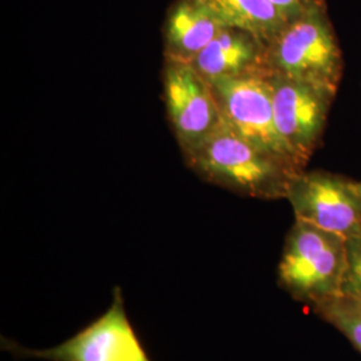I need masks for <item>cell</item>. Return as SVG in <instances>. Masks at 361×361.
I'll list each match as a JSON object with an SVG mask.
<instances>
[{
    "label": "cell",
    "mask_w": 361,
    "mask_h": 361,
    "mask_svg": "<svg viewBox=\"0 0 361 361\" xmlns=\"http://www.w3.org/2000/svg\"><path fill=\"white\" fill-rule=\"evenodd\" d=\"M343 295L361 301V234L347 240V273Z\"/></svg>",
    "instance_id": "cell-13"
},
{
    "label": "cell",
    "mask_w": 361,
    "mask_h": 361,
    "mask_svg": "<svg viewBox=\"0 0 361 361\" xmlns=\"http://www.w3.org/2000/svg\"><path fill=\"white\" fill-rule=\"evenodd\" d=\"M113 297L101 317L54 348L28 349L11 340L3 347L19 357L49 361H152L130 324L121 288Z\"/></svg>",
    "instance_id": "cell-4"
},
{
    "label": "cell",
    "mask_w": 361,
    "mask_h": 361,
    "mask_svg": "<svg viewBox=\"0 0 361 361\" xmlns=\"http://www.w3.org/2000/svg\"><path fill=\"white\" fill-rule=\"evenodd\" d=\"M190 65L209 83L268 71L267 43L245 30L226 27Z\"/></svg>",
    "instance_id": "cell-9"
},
{
    "label": "cell",
    "mask_w": 361,
    "mask_h": 361,
    "mask_svg": "<svg viewBox=\"0 0 361 361\" xmlns=\"http://www.w3.org/2000/svg\"><path fill=\"white\" fill-rule=\"evenodd\" d=\"M286 200L297 221L349 240L361 234V180L324 170H302Z\"/></svg>",
    "instance_id": "cell-5"
},
{
    "label": "cell",
    "mask_w": 361,
    "mask_h": 361,
    "mask_svg": "<svg viewBox=\"0 0 361 361\" xmlns=\"http://www.w3.org/2000/svg\"><path fill=\"white\" fill-rule=\"evenodd\" d=\"M228 27L245 30L267 46L288 23L269 0H205Z\"/></svg>",
    "instance_id": "cell-11"
},
{
    "label": "cell",
    "mask_w": 361,
    "mask_h": 361,
    "mask_svg": "<svg viewBox=\"0 0 361 361\" xmlns=\"http://www.w3.org/2000/svg\"><path fill=\"white\" fill-rule=\"evenodd\" d=\"M279 11L284 15L286 20H293L304 13H310L317 7L326 6V0H269Z\"/></svg>",
    "instance_id": "cell-14"
},
{
    "label": "cell",
    "mask_w": 361,
    "mask_h": 361,
    "mask_svg": "<svg viewBox=\"0 0 361 361\" xmlns=\"http://www.w3.org/2000/svg\"><path fill=\"white\" fill-rule=\"evenodd\" d=\"M226 27L205 0H176L164 28L166 61L192 63Z\"/></svg>",
    "instance_id": "cell-10"
},
{
    "label": "cell",
    "mask_w": 361,
    "mask_h": 361,
    "mask_svg": "<svg viewBox=\"0 0 361 361\" xmlns=\"http://www.w3.org/2000/svg\"><path fill=\"white\" fill-rule=\"evenodd\" d=\"M267 68L337 94L344 58L326 6L285 25L267 46Z\"/></svg>",
    "instance_id": "cell-3"
},
{
    "label": "cell",
    "mask_w": 361,
    "mask_h": 361,
    "mask_svg": "<svg viewBox=\"0 0 361 361\" xmlns=\"http://www.w3.org/2000/svg\"><path fill=\"white\" fill-rule=\"evenodd\" d=\"M164 95L169 122L183 154L204 142L222 122L212 85L190 63L166 61Z\"/></svg>",
    "instance_id": "cell-8"
},
{
    "label": "cell",
    "mask_w": 361,
    "mask_h": 361,
    "mask_svg": "<svg viewBox=\"0 0 361 361\" xmlns=\"http://www.w3.org/2000/svg\"><path fill=\"white\" fill-rule=\"evenodd\" d=\"M312 310L345 336L361 353V301L341 295Z\"/></svg>",
    "instance_id": "cell-12"
},
{
    "label": "cell",
    "mask_w": 361,
    "mask_h": 361,
    "mask_svg": "<svg viewBox=\"0 0 361 361\" xmlns=\"http://www.w3.org/2000/svg\"><path fill=\"white\" fill-rule=\"evenodd\" d=\"M183 155L188 166L207 182L258 200H286L292 180L302 171L246 141L224 119L204 142Z\"/></svg>",
    "instance_id": "cell-1"
},
{
    "label": "cell",
    "mask_w": 361,
    "mask_h": 361,
    "mask_svg": "<svg viewBox=\"0 0 361 361\" xmlns=\"http://www.w3.org/2000/svg\"><path fill=\"white\" fill-rule=\"evenodd\" d=\"M347 273V240L302 221L285 238L279 284L310 308L343 295Z\"/></svg>",
    "instance_id": "cell-2"
},
{
    "label": "cell",
    "mask_w": 361,
    "mask_h": 361,
    "mask_svg": "<svg viewBox=\"0 0 361 361\" xmlns=\"http://www.w3.org/2000/svg\"><path fill=\"white\" fill-rule=\"evenodd\" d=\"M277 131L298 165L305 169L323 138L335 92L268 73Z\"/></svg>",
    "instance_id": "cell-6"
},
{
    "label": "cell",
    "mask_w": 361,
    "mask_h": 361,
    "mask_svg": "<svg viewBox=\"0 0 361 361\" xmlns=\"http://www.w3.org/2000/svg\"><path fill=\"white\" fill-rule=\"evenodd\" d=\"M268 73L224 78L210 83L222 119L246 141L305 170L298 165L276 128Z\"/></svg>",
    "instance_id": "cell-7"
}]
</instances>
